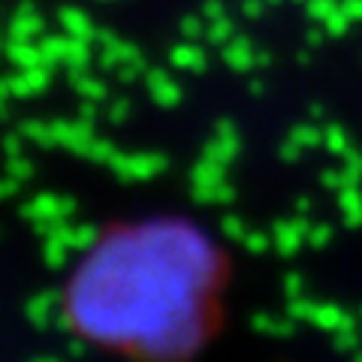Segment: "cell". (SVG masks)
<instances>
[{"label":"cell","mask_w":362,"mask_h":362,"mask_svg":"<svg viewBox=\"0 0 362 362\" xmlns=\"http://www.w3.org/2000/svg\"><path fill=\"white\" fill-rule=\"evenodd\" d=\"M223 245L194 214L154 211L103 226L61 287L76 338L130 362H187L218 332Z\"/></svg>","instance_id":"obj_1"}]
</instances>
